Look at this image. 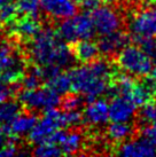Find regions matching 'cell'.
Returning a JSON list of instances; mask_svg holds the SVG:
<instances>
[{
    "label": "cell",
    "mask_w": 156,
    "mask_h": 157,
    "mask_svg": "<svg viewBox=\"0 0 156 157\" xmlns=\"http://www.w3.org/2000/svg\"><path fill=\"white\" fill-rule=\"evenodd\" d=\"M116 74L113 64L100 57L90 63H84V66L72 68L68 72L71 91L84 95L87 102L104 94Z\"/></svg>",
    "instance_id": "cell-1"
},
{
    "label": "cell",
    "mask_w": 156,
    "mask_h": 157,
    "mask_svg": "<svg viewBox=\"0 0 156 157\" xmlns=\"http://www.w3.org/2000/svg\"><path fill=\"white\" fill-rule=\"evenodd\" d=\"M29 57L36 66H70L74 61L70 47L62 41L57 30L41 29L29 40Z\"/></svg>",
    "instance_id": "cell-2"
},
{
    "label": "cell",
    "mask_w": 156,
    "mask_h": 157,
    "mask_svg": "<svg viewBox=\"0 0 156 157\" xmlns=\"http://www.w3.org/2000/svg\"><path fill=\"white\" fill-rule=\"evenodd\" d=\"M116 56L118 67L129 75L145 77L152 72L154 62L141 47L126 45L117 53Z\"/></svg>",
    "instance_id": "cell-3"
},
{
    "label": "cell",
    "mask_w": 156,
    "mask_h": 157,
    "mask_svg": "<svg viewBox=\"0 0 156 157\" xmlns=\"http://www.w3.org/2000/svg\"><path fill=\"white\" fill-rule=\"evenodd\" d=\"M57 33L60 35L62 40L71 44L77 40L92 39V37H94L96 32L90 13L86 12L64 18V21L59 25Z\"/></svg>",
    "instance_id": "cell-4"
},
{
    "label": "cell",
    "mask_w": 156,
    "mask_h": 157,
    "mask_svg": "<svg viewBox=\"0 0 156 157\" xmlns=\"http://www.w3.org/2000/svg\"><path fill=\"white\" fill-rule=\"evenodd\" d=\"M18 101L21 105L28 110H45L57 108L60 105V94L45 86L43 88L23 90L18 93Z\"/></svg>",
    "instance_id": "cell-5"
},
{
    "label": "cell",
    "mask_w": 156,
    "mask_h": 157,
    "mask_svg": "<svg viewBox=\"0 0 156 157\" xmlns=\"http://www.w3.org/2000/svg\"><path fill=\"white\" fill-rule=\"evenodd\" d=\"M129 30L135 41L156 38V6L135 12L129 20Z\"/></svg>",
    "instance_id": "cell-6"
},
{
    "label": "cell",
    "mask_w": 156,
    "mask_h": 157,
    "mask_svg": "<svg viewBox=\"0 0 156 157\" xmlns=\"http://www.w3.org/2000/svg\"><path fill=\"white\" fill-rule=\"evenodd\" d=\"M96 32L101 36L109 35L119 30L122 25V16L116 9L110 6V2L102 4L88 12Z\"/></svg>",
    "instance_id": "cell-7"
},
{
    "label": "cell",
    "mask_w": 156,
    "mask_h": 157,
    "mask_svg": "<svg viewBox=\"0 0 156 157\" xmlns=\"http://www.w3.org/2000/svg\"><path fill=\"white\" fill-rule=\"evenodd\" d=\"M6 26H8L14 37L25 40H30L41 30V23L39 22L38 17L29 15H22L21 17L18 16Z\"/></svg>",
    "instance_id": "cell-8"
},
{
    "label": "cell",
    "mask_w": 156,
    "mask_h": 157,
    "mask_svg": "<svg viewBox=\"0 0 156 157\" xmlns=\"http://www.w3.org/2000/svg\"><path fill=\"white\" fill-rule=\"evenodd\" d=\"M39 6L44 13L54 20H64L77 14L74 0H39Z\"/></svg>",
    "instance_id": "cell-9"
},
{
    "label": "cell",
    "mask_w": 156,
    "mask_h": 157,
    "mask_svg": "<svg viewBox=\"0 0 156 157\" xmlns=\"http://www.w3.org/2000/svg\"><path fill=\"white\" fill-rule=\"evenodd\" d=\"M137 105L130 98L117 95L109 105V119L111 122H129L135 115Z\"/></svg>",
    "instance_id": "cell-10"
},
{
    "label": "cell",
    "mask_w": 156,
    "mask_h": 157,
    "mask_svg": "<svg viewBox=\"0 0 156 157\" xmlns=\"http://www.w3.org/2000/svg\"><path fill=\"white\" fill-rule=\"evenodd\" d=\"M116 154L125 157H152L156 156V146L142 136L122 144Z\"/></svg>",
    "instance_id": "cell-11"
},
{
    "label": "cell",
    "mask_w": 156,
    "mask_h": 157,
    "mask_svg": "<svg viewBox=\"0 0 156 157\" xmlns=\"http://www.w3.org/2000/svg\"><path fill=\"white\" fill-rule=\"evenodd\" d=\"M130 43V36L121 30L111 32L109 35L102 36L96 43L101 54L104 55H113L117 54L123 47Z\"/></svg>",
    "instance_id": "cell-12"
},
{
    "label": "cell",
    "mask_w": 156,
    "mask_h": 157,
    "mask_svg": "<svg viewBox=\"0 0 156 157\" xmlns=\"http://www.w3.org/2000/svg\"><path fill=\"white\" fill-rule=\"evenodd\" d=\"M109 119V105L103 99H96L88 102L83 111V122L91 125H102Z\"/></svg>",
    "instance_id": "cell-13"
},
{
    "label": "cell",
    "mask_w": 156,
    "mask_h": 157,
    "mask_svg": "<svg viewBox=\"0 0 156 157\" xmlns=\"http://www.w3.org/2000/svg\"><path fill=\"white\" fill-rule=\"evenodd\" d=\"M70 51L75 60L80 63H90L99 59L101 54L98 44L91 41V39L77 40L75 43H71Z\"/></svg>",
    "instance_id": "cell-14"
},
{
    "label": "cell",
    "mask_w": 156,
    "mask_h": 157,
    "mask_svg": "<svg viewBox=\"0 0 156 157\" xmlns=\"http://www.w3.org/2000/svg\"><path fill=\"white\" fill-rule=\"evenodd\" d=\"M155 94L156 86L153 79H142V80H135V84L127 98H130L137 105V107H142L149 101H152Z\"/></svg>",
    "instance_id": "cell-15"
},
{
    "label": "cell",
    "mask_w": 156,
    "mask_h": 157,
    "mask_svg": "<svg viewBox=\"0 0 156 157\" xmlns=\"http://www.w3.org/2000/svg\"><path fill=\"white\" fill-rule=\"evenodd\" d=\"M37 122H38V117L33 113H24V115L20 113L12 122L8 124H4L0 128L7 134L15 138V136L29 133Z\"/></svg>",
    "instance_id": "cell-16"
},
{
    "label": "cell",
    "mask_w": 156,
    "mask_h": 157,
    "mask_svg": "<svg viewBox=\"0 0 156 157\" xmlns=\"http://www.w3.org/2000/svg\"><path fill=\"white\" fill-rule=\"evenodd\" d=\"M22 57L8 40L0 38V74L15 64Z\"/></svg>",
    "instance_id": "cell-17"
},
{
    "label": "cell",
    "mask_w": 156,
    "mask_h": 157,
    "mask_svg": "<svg viewBox=\"0 0 156 157\" xmlns=\"http://www.w3.org/2000/svg\"><path fill=\"white\" fill-rule=\"evenodd\" d=\"M133 132V126L127 122H113L107 127V138L116 144H119L129 139Z\"/></svg>",
    "instance_id": "cell-18"
},
{
    "label": "cell",
    "mask_w": 156,
    "mask_h": 157,
    "mask_svg": "<svg viewBox=\"0 0 156 157\" xmlns=\"http://www.w3.org/2000/svg\"><path fill=\"white\" fill-rule=\"evenodd\" d=\"M45 85L48 88L57 92V94H67L69 91H71L69 75L65 74V72H59L54 77L46 80Z\"/></svg>",
    "instance_id": "cell-19"
},
{
    "label": "cell",
    "mask_w": 156,
    "mask_h": 157,
    "mask_svg": "<svg viewBox=\"0 0 156 157\" xmlns=\"http://www.w3.org/2000/svg\"><path fill=\"white\" fill-rule=\"evenodd\" d=\"M21 113V103L7 100L0 103V123L8 124Z\"/></svg>",
    "instance_id": "cell-20"
},
{
    "label": "cell",
    "mask_w": 156,
    "mask_h": 157,
    "mask_svg": "<svg viewBox=\"0 0 156 157\" xmlns=\"http://www.w3.org/2000/svg\"><path fill=\"white\" fill-rule=\"evenodd\" d=\"M18 153L15 144V138L7 134L0 128V157L14 156Z\"/></svg>",
    "instance_id": "cell-21"
},
{
    "label": "cell",
    "mask_w": 156,
    "mask_h": 157,
    "mask_svg": "<svg viewBox=\"0 0 156 157\" xmlns=\"http://www.w3.org/2000/svg\"><path fill=\"white\" fill-rule=\"evenodd\" d=\"M15 5L18 14L29 15L33 17L39 16V0H16Z\"/></svg>",
    "instance_id": "cell-22"
},
{
    "label": "cell",
    "mask_w": 156,
    "mask_h": 157,
    "mask_svg": "<svg viewBox=\"0 0 156 157\" xmlns=\"http://www.w3.org/2000/svg\"><path fill=\"white\" fill-rule=\"evenodd\" d=\"M33 155L36 156H43V157H51V156H61L63 155L62 150L59 146L49 142H41L38 144V146L33 150Z\"/></svg>",
    "instance_id": "cell-23"
},
{
    "label": "cell",
    "mask_w": 156,
    "mask_h": 157,
    "mask_svg": "<svg viewBox=\"0 0 156 157\" xmlns=\"http://www.w3.org/2000/svg\"><path fill=\"white\" fill-rule=\"evenodd\" d=\"M84 101H85V99L83 96H80L77 93H72V94L65 96L63 101L60 102V105L62 107V109L64 110H76L82 107Z\"/></svg>",
    "instance_id": "cell-24"
},
{
    "label": "cell",
    "mask_w": 156,
    "mask_h": 157,
    "mask_svg": "<svg viewBox=\"0 0 156 157\" xmlns=\"http://www.w3.org/2000/svg\"><path fill=\"white\" fill-rule=\"evenodd\" d=\"M140 118L143 123H156V101L152 100L142 105V109L140 111Z\"/></svg>",
    "instance_id": "cell-25"
},
{
    "label": "cell",
    "mask_w": 156,
    "mask_h": 157,
    "mask_svg": "<svg viewBox=\"0 0 156 157\" xmlns=\"http://www.w3.org/2000/svg\"><path fill=\"white\" fill-rule=\"evenodd\" d=\"M22 83V87L24 88V90H35V88H38L40 87V85H41V80L39 78L38 76H36L33 72H29V74L24 75V77L22 78L21 80Z\"/></svg>",
    "instance_id": "cell-26"
},
{
    "label": "cell",
    "mask_w": 156,
    "mask_h": 157,
    "mask_svg": "<svg viewBox=\"0 0 156 157\" xmlns=\"http://www.w3.org/2000/svg\"><path fill=\"white\" fill-rule=\"evenodd\" d=\"M140 47L150 56L153 62H156V40L155 39H140L137 41Z\"/></svg>",
    "instance_id": "cell-27"
},
{
    "label": "cell",
    "mask_w": 156,
    "mask_h": 157,
    "mask_svg": "<svg viewBox=\"0 0 156 157\" xmlns=\"http://www.w3.org/2000/svg\"><path fill=\"white\" fill-rule=\"evenodd\" d=\"M142 135L156 146V123H152L149 126L145 127L142 130Z\"/></svg>",
    "instance_id": "cell-28"
},
{
    "label": "cell",
    "mask_w": 156,
    "mask_h": 157,
    "mask_svg": "<svg viewBox=\"0 0 156 157\" xmlns=\"http://www.w3.org/2000/svg\"><path fill=\"white\" fill-rule=\"evenodd\" d=\"M152 79H153V82H154V84H155V86H156V68L155 69H153L152 70Z\"/></svg>",
    "instance_id": "cell-29"
},
{
    "label": "cell",
    "mask_w": 156,
    "mask_h": 157,
    "mask_svg": "<svg viewBox=\"0 0 156 157\" xmlns=\"http://www.w3.org/2000/svg\"><path fill=\"white\" fill-rule=\"evenodd\" d=\"M74 1H75V2H77V4L80 5V4H82V2H84L85 0H74Z\"/></svg>",
    "instance_id": "cell-30"
},
{
    "label": "cell",
    "mask_w": 156,
    "mask_h": 157,
    "mask_svg": "<svg viewBox=\"0 0 156 157\" xmlns=\"http://www.w3.org/2000/svg\"><path fill=\"white\" fill-rule=\"evenodd\" d=\"M149 1H152V2H154V4H156V0H149Z\"/></svg>",
    "instance_id": "cell-31"
}]
</instances>
